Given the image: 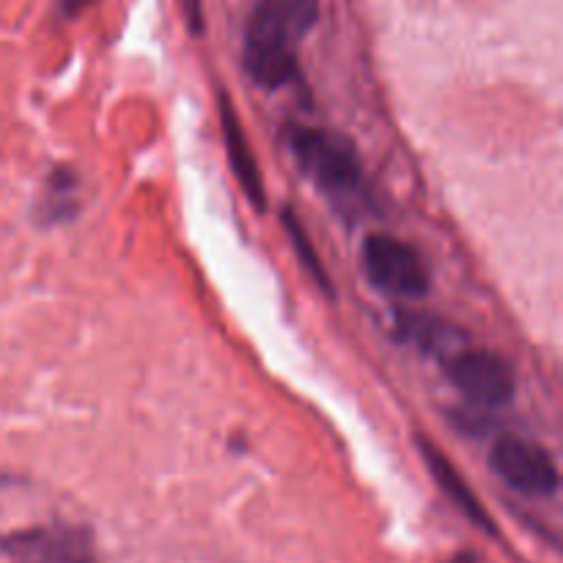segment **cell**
<instances>
[{"mask_svg":"<svg viewBox=\"0 0 563 563\" xmlns=\"http://www.w3.org/2000/svg\"><path fill=\"white\" fill-rule=\"evenodd\" d=\"M319 0H258L245 31V69L262 88L297 77V44L313 27Z\"/></svg>","mask_w":563,"mask_h":563,"instance_id":"obj_1","label":"cell"},{"mask_svg":"<svg viewBox=\"0 0 563 563\" xmlns=\"http://www.w3.org/2000/svg\"><path fill=\"white\" fill-rule=\"evenodd\" d=\"M289 148L302 174L330 201L344 209L363 201V163L350 141L317 126L297 124L289 130Z\"/></svg>","mask_w":563,"mask_h":563,"instance_id":"obj_2","label":"cell"},{"mask_svg":"<svg viewBox=\"0 0 563 563\" xmlns=\"http://www.w3.org/2000/svg\"><path fill=\"white\" fill-rule=\"evenodd\" d=\"M449 383L471 401L473 407L498 410L515 401L517 379L509 363L489 350L456 346L443 357Z\"/></svg>","mask_w":563,"mask_h":563,"instance_id":"obj_3","label":"cell"},{"mask_svg":"<svg viewBox=\"0 0 563 563\" xmlns=\"http://www.w3.org/2000/svg\"><path fill=\"white\" fill-rule=\"evenodd\" d=\"M363 269L372 286L399 300H418L429 291L427 264L407 242L388 234L368 236L363 245Z\"/></svg>","mask_w":563,"mask_h":563,"instance_id":"obj_4","label":"cell"},{"mask_svg":"<svg viewBox=\"0 0 563 563\" xmlns=\"http://www.w3.org/2000/svg\"><path fill=\"white\" fill-rule=\"evenodd\" d=\"M489 467L515 493L528 498H550L559 493V467L542 445L517 434H504L489 451Z\"/></svg>","mask_w":563,"mask_h":563,"instance_id":"obj_5","label":"cell"},{"mask_svg":"<svg viewBox=\"0 0 563 563\" xmlns=\"http://www.w3.org/2000/svg\"><path fill=\"white\" fill-rule=\"evenodd\" d=\"M0 553L11 563H99L91 531L60 522L5 533Z\"/></svg>","mask_w":563,"mask_h":563,"instance_id":"obj_6","label":"cell"},{"mask_svg":"<svg viewBox=\"0 0 563 563\" xmlns=\"http://www.w3.org/2000/svg\"><path fill=\"white\" fill-rule=\"evenodd\" d=\"M418 445H421V454H423V462H427L429 473H432V478L438 482V487L445 493V498H449L451 504H454L456 509H460L462 515L473 522V526L482 528L487 537H498V526L493 522V517L487 515V509L482 506V500L473 495V489L467 487L465 478L460 476V471H456V467L445 460L443 451H440L438 445L427 443V440H418Z\"/></svg>","mask_w":563,"mask_h":563,"instance_id":"obj_7","label":"cell"},{"mask_svg":"<svg viewBox=\"0 0 563 563\" xmlns=\"http://www.w3.org/2000/svg\"><path fill=\"white\" fill-rule=\"evenodd\" d=\"M220 119H223V137H225V152H229L231 170H234L236 181L245 190L247 201L256 209H264L267 196H264V181L262 170H258L256 157H253L251 146H247V137L242 132L240 119H236L234 108L225 97H220Z\"/></svg>","mask_w":563,"mask_h":563,"instance_id":"obj_8","label":"cell"},{"mask_svg":"<svg viewBox=\"0 0 563 563\" xmlns=\"http://www.w3.org/2000/svg\"><path fill=\"white\" fill-rule=\"evenodd\" d=\"M284 225H286V231H289V234H291V245L297 247V253H300V258H302V264H306L308 273L313 275V280H317V284L322 286V289L330 291L328 273H324L322 262H319L317 253H313L311 242H308V234H306V231H302V225L297 223L295 214H291L289 209H286V214H284Z\"/></svg>","mask_w":563,"mask_h":563,"instance_id":"obj_9","label":"cell"},{"mask_svg":"<svg viewBox=\"0 0 563 563\" xmlns=\"http://www.w3.org/2000/svg\"><path fill=\"white\" fill-rule=\"evenodd\" d=\"M445 563H478V559L473 553H460V555H454V559L445 561Z\"/></svg>","mask_w":563,"mask_h":563,"instance_id":"obj_10","label":"cell"}]
</instances>
